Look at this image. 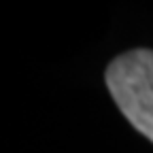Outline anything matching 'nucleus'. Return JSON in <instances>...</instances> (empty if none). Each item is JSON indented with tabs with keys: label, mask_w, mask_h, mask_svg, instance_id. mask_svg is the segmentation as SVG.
<instances>
[{
	"label": "nucleus",
	"mask_w": 153,
	"mask_h": 153,
	"mask_svg": "<svg viewBox=\"0 0 153 153\" xmlns=\"http://www.w3.org/2000/svg\"><path fill=\"white\" fill-rule=\"evenodd\" d=\"M104 81L121 115L153 143V51L134 49L117 55Z\"/></svg>",
	"instance_id": "obj_1"
}]
</instances>
